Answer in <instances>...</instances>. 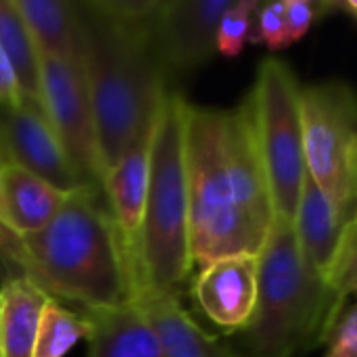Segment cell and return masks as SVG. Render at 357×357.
<instances>
[{"instance_id": "15", "label": "cell", "mask_w": 357, "mask_h": 357, "mask_svg": "<svg viewBox=\"0 0 357 357\" xmlns=\"http://www.w3.org/2000/svg\"><path fill=\"white\" fill-rule=\"evenodd\" d=\"M92 320L88 357H167L138 303L121 310L82 312Z\"/></svg>"}, {"instance_id": "18", "label": "cell", "mask_w": 357, "mask_h": 357, "mask_svg": "<svg viewBox=\"0 0 357 357\" xmlns=\"http://www.w3.org/2000/svg\"><path fill=\"white\" fill-rule=\"evenodd\" d=\"M136 303L155 328L167 357H228L184 310L178 295H140Z\"/></svg>"}, {"instance_id": "3", "label": "cell", "mask_w": 357, "mask_h": 357, "mask_svg": "<svg viewBox=\"0 0 357 357\" xmlns=\"http://www.w3.org/2000/svg\"><path fill=\"white\" fill-rule=\"evenodd\" d=\"M159 0L79 2L82 63L92 100L102 178L128 144L157 119L169 90L153 44Z\"/></svg>"}, {"instance_id": "1", "label": "cell", "mask_w": 357, "mask_h": 357, "mask_svg": "<svg viewBox=\"0 0 357 357\" xmlns=\"http://www.w3.org/2000/svg\"><path fill=\"white\" fill-rule=\"evenodd\" d=\"M186 172L192 266L259 255L276 211L249 98L232 109L188 102Z\"/></svg>"}, {"instance_id": "6", "label": "cell", "mask_w": 357, "mask_h": 357, "mask_svg": "<svg viewBox=\"0 0 357 357\" xmlns=\"http://www.w3.org/2000/svg\"><path fill=\"white\" fill-rule=\"evenodd\" d=\"M247 98L276 220L293 224L307 178L299 79L289 63L266 59Z\"/></svg>"}, {"instance_id": "24", "label": "cell", "mask_w": 357, "mask_h": 357, "mask_svg": "<svg viewBox=\"0 0 357 357\" xmlns=\"http://www.w3.org/2000/svg\"><path fill=\"white\" fill-rule=\"evenodd\" d=\"M324 357H357V303L341 314L326 341Z\"/></svg>"}, {"instance_id": "20", "label": "cell", "mask_w": 357, "mask_h": 357, "mask_svg": "<svg viewBox=\"0 0 357 357\" xmlns=\"http://www.w3.org/2000/svg\"><path fill=\"white\" fill-rule=\"evenodd\" d=\"M92 320L48 297L42 310L33 357H65L79 341H90Z\"/></svg>"}, {"instance_id": "22", "label": "cell", "mask_w": 357, "mask_h": 357, "mask_svg": "<svg viewBox=\"0 0 357 357\" xmlns=\"http://www.w3.org/2000/svg\"><path fill=\"white\" fill-rule=\"evenodd\" d=\"M251 42L264 44L270 52L284 50L289 44L287 36V19H284V0H272L259 4L255 19H253V31Z\"/></svg>"}, {"instance_id": "5", "label": "cell", "mask_w": 357, "mask_h": 357, "mask_svg": "<svg viewBox=\"0 0 357 357\" xmlns=\"http://www.w3.org/2000/svg\"><path fill=\"white\" fill-rule=\"evenodd\" d=\"M186 109L188 100L172 88L159 105L151 142L144 215L134 247L138 297H180L195 268L190 253Z\"/></svg>"}, {"instance_id": "14", "label": "cell", "mask_w": 357, "mask_h": 357, "mask_svg": "<svg viewBox=\"0 0 357 357\" xmlns=\"http://www.w3.org/2000/svg\"><path fill=\"white\" fill-rule=\"evenodd\" d=\"M67 197V190L8 163L0 174V224L21 236L33 234L59 213Z\"/></svg>"}, {"instance_id": "7", "label": "cell", "mask_w": 357, "mask_h": 357, "mask_svg": "<svg viewBox=\"0 0 357 357\" xmlns=\"http://www.w3.org/2000/svg\"><path fill=\"white\" fill-rule=\"evenodd\" d=\"M307 176L357 220V92L345 82L301 86Z\"/></svg>"}, {"instance_id": "10", "label": "cell", "mask_w": 357, "mask_h": 357, "mask_svg": "<svg viewBox=\"0 0 357 357\" xmlns=\"http://www.w3.org/2000/svg\"><path fill=\"white\" fill-rule=\"evenodd\" d=\"M293 230L307 264L341 291V282L357 257V220L349 218L310 176L299 197Z\"/></svg>"}, {"instance_id": "19", "label": "cell", "mask_w": 357, "mask_h": 357, "mask_svg": "<svg viewBox=\"0 0 357 357\" xmlns=\"http://www.w3.org/2000/svg\"><path fill=\"white\" fill-rule=\"evenodd\" d=\"M0 48L17 77L19 94L40 100V50L15 0H0Z\"/></svg>"}, {"instance_id": "16", "label": "cell", "mask_w": 357, "mask_h": 357, "mask_svg": "<svg viewBox=\"0 0 357 357\" xmlns=\"http://www.w3.org/2000/svg\"><path fill=\"white\" fill-rule=\"evenodd\" d=\"M48 295L23 276H2L0 357H33Z\"/></svg>"}, {"instance_id": "25", "label": "cell", "mask_w": 357, "mask_h": 357, "mask_svg": "<svg viewBox=\"0 0 357 357\" xmlns=\"http://www.w3.org/2000/svg\"><path fill=\"white\" fill-rule=\"evenodd\" d=\"M17 100H21L17 77L13 73V67L6 54L0 48V102H17Z\"/></svg>"}, {"instance_id": "2", "label": "cell", "mask_w": 357, "mask_h": 357, "mask_svg": "<svg viewBox=\"0 0 357 357\" xmlns=\"http://www.w3.org/2000/svg\"><path fill=\"white\" fill-rule=\"evenodd\" d=\"M0 266L2 276H23L82 312L121 310L138 297L132 251L98 186L71 190L33 234L21 236L0 224Z\"/></svg>"}, {"instance_id": "4", "label": "cell", "mask_w": 357, "mask_h": 357, "mask_svg": "<svg viewBox=\"0 0 357 357\" xmlns=\"http://www.w3.org/2000/svg\"><path fill=\"white\" fill-rule=\"evenodd\" d=\"M257 305L228 357H303L324 345L345 312V297L303 257L293 224L276 220L257 255Z\"/></svg>"}, {"instance_id": "26", "label": "cell", "mask_w": 357, "mask_h": 357, "mask_svg": "<svg viewBox=\"0 0 357 357\" xmlns=\"http://www.w3.org/2000/svg\"><path fill=\"white\" fill-rule=\"evenodd\" d=\"M341 293L345 295V299L349 295H354L357 299V257L354 259V264L349 266V270H347V274H345V278L341 282Z\"/></svg>"}, {"instance_id": "12", "label": "cell", "mask_w": 357, "mask_h": 357, "mask_svg": "<svg viewBox=\"0 0 357 357\" xmlns=\"http://www.w3.org/2000/svg\"><path fill=\"white\" fill-rule=\"evenodd\" d=\"M257 255H232L207 264L192 280V299L203 316L226 333H243L257 305Z\"/></svg>"}, {"instance_id": "9", "label": "cell", "mask_w": 357, "mask_h": 357, "mask_svg": "<svg viewBox=\"0 0 357 357\" xmlns=\"http://www.w3.org/2000/svg\"><path fill=\"white\" fill-rule=\"evenodd\" d=\"M230 4L232 0H159L153 44L169 79L211 61L218 52L220 21Z\"/></svg>"}, {"instance_id": "27", "label": "cell", "mask_w": 357, "mask_h": 357, "mask_svg": "<svg viewBox=\"0 0 357 357\" xmlns=\"http://www.w3.org/2000/svg\"><path fill=\"white\" fill-rule=\"evenodd\" d=\"M335 10H343L349 17L357 19V0H347V2H335Z\"/></svg>"}, {"instance_id": "23", "label": "cell", "mask_w": 357, "mask_h": 357, "mask_svg": "<svg viewBox=\"0 0 357 357\" xmlns=\"http://www.w3.org/2000/svg\"><path fill=\"white\" fill-rule=\"evenodd\" d=\"M335 10V2H310V0H284V19L289 44L301 40L314 21L322 17L324 10Z\"/></svg>"}, {"instance_id": "28", "label": "cell", "mask_w": 357, "mask_h": 357, "mask_svg": "<svg viewBox=\"0 0 357 357\" xmlns=\"http://www.w3.org/2000/svg\"><path fill=\"white\" fill-rule=\"evenodd\" d=\"M8 165V157H6V153H4V149H2V144H0V174H2V169Z\"/></svg>"}, {"instance_id": "21", "label": "cell", "mask_w": 357, "mask_h": 357, "mask_svg": "<svg viewBox=\"0 0 357 357\" xmlns=\"http://www.w3.org/2000/svg\"><path fill=\"white\" fill-rule=\"evenodd\" d=\"M259 8L257 0H232L230 8L220 21L218 52L224 56H238L247 42H251L253 19Z\"/></svg>"}, {"instance_id": "11", "label": "cell", "mask_w": 357, "mask_h": 357, "mask_svg": "<svg viewBox=\"0 0 357 357\" xmlns=\"http://www.w3.org/2000/svg\"><path fill=\"white\" fill-rule=\"evenodd\" d=\"M0 144L15 163L61 190L86 186L71 165L40 100L0 102Z\"/></svg>"}, {"instance_id": "17", "label": "cell", "mask_w": 357, "mask_h": 357, "mask_svg": "<svg viewBox=\"0 0 357 357\" xmlns=\"http://www.w3.org/2000/svg\"><path fill=\"white\" fill-rule=\"evenodd\" d=\"M40 56L82 61L84 31L79 2L67 0H15Z\"/></svg>"}, {"instance_id": "8", "label": "cell", "mask_w": 357, "mask_h": 357, "mask_svg": "<svg viewBox=\"0 0 357 357\" xmlns=\"http://www.w3.org/2000/svg\"><path fill=\"white\" fill-rule=\"evenodd\" d=\"M40 102L84 184L102 188V163L84 63L42 56Z\"/></svg>"}, {"instance_id": "13", "label": "cell", "mask_w": 357, "mask_h": 357, "mask_svg": "<svg viewBox=\"0 0 357 357\" xmlns=\"http://www.w3.org/2000/svg\"><path fill=\"white\" fill-rule=\"evenodd\" d=\"M159 113V111H157ZM157 121V119H155ZM155 121L146 126L121 153V157L107 169L102 178V192L115 224L132 251L142 226L144 201L149 188V163H151V142L155 132Z\"/></svg>"}]
</instances>
